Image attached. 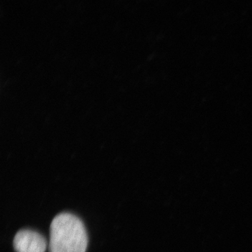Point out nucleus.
I'll return each mask as SVG.
<instances>
[{"label":"nucleus","instance_id":"1","mask_svg":"<svg viewBox=\"0 0 252 252\" xmlns=\"http://www.w3.org/2000/svg\"><path fill=\"white\" fill-rule=\"evenodd\" d=\"M88 235L80 219L70 213L57 215L50 227V252H86Z\"/></svg>","mask_w":252,"mask_h":252},{"label":"nucleus","instance_id":"2","mask_svg":"<svg viewBox=\"0 0 252 252\" xmlns=\"http://www.w3.org/2000/svg\"><path fill=\"white\" fill-rule=\"evenodd\" d=\"M14 247L16 252H45L47 243L37 232L21 230L15 236Z\"/></svg>","mask_w":252,"mask_h":252}]
</instances>
